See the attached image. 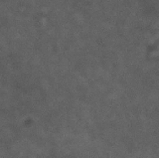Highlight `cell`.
Listing matches in <instances>:
<instances>
[]
</instances>
